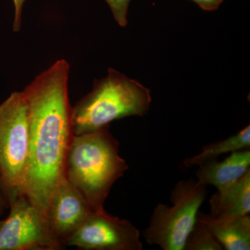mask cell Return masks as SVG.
Masks as SVG:
<instances>
[{"label": "cell", "instance_id": "18", "mask_svg": "<svg viewBox=\"0 0 250 250\" xmlns=\"http://www.w3.org/2000/svg\"><path fill=\"white\" fill-rule=\"evenodd\" d=\"M3 222H4V220H0V227L2 225Z\"/></svg>", "mask_w": 250, "mask_h": 250}, {"label": "cell", "instance_id": "13", "mask_svg": "<svg viewBox=\"0 0 250 250\" xmlns=\"http://www.w3.org/2000/svg\"><path fill=\"white\" fill-rule=\"evenodd\" d=\"M214 235L204 224L197 220L188 236L184 250H223Z\"/></svg>", "mask_w": 250, "mask_h": 250}, {"label": "cell", "instance_id": "14", "mask_svg": "<svg viewBox=\"0 0 250 250\" xmlns=\"http://www.w3.org/2000/svg\"><path fill=\"white\" fill-rule=\"evenodd\" d=\"M114 19L122 27L127 25L128 9L131 0H106Z\"/></svg>", "mask_w": 250, "mask_h": 250}, {"label": "cell", "instance_id": "3", "mask_svg": "<svg viewBox=\"0 0 250 250\" xmlns=\"http://www.w3.org/2000/svg\"><path fill=\"white\" fill-rule=\"evenodd\" d=\"M152 103L150 90L115 69L95 80L93 89L72 108L74 135L91 132L126 117L147 114Z\"/></svg>", "mask_w": 250, "mask_h": 250}, {"label": "cell", "instance_id": "1", "mask_svg": "<svg viewBox=\"0 0 250 250\" xmlns=\"http://www.w3.org/2000/svg\"><path fill=\"white\" fill-rule=\"evenodd\" d=\"M70 65L52 64L22 90L27 105L29 154L23 192L47 214L51 196L65 177V160L73 137L68 96Z\"/></svg>", "mask_w": 250, "mask_h": 250}, {"label": "cell", "instance_id": "2", "mask_svg": "<svg viewBox=\"0 0 250 250\" xmlns=\"http://www.w3.org/2000/svg\"><path fill=\"white\" fill-rule=\"evenodd\" d=\"M128 168L109 126L72 137L65 160V177L94 211L104 208L112 187Z\"/></svg>", "mask_w": 250, "mask_h": 250}, {"label": "cell", "instance_id": "11", "mask_svg": "<svg viewBox=\"0 0 250 250\" xmlns=\"http://www.w3.org/2000/svg\"><path fill=\"white\" fill-rule=\"evenodd\" d=\"M212 216L250 215V170L229 187L218 190L209 201Z\"/></svg>", "mask_w": 250, "mask_h": 250}, {"label": "cell", "instance_id": "16", "mask_svg": "<svg viewBox=\"0 0 250 250\" xmlns=\"http://www.w3.org/2000/svg\"><path fill=\"white\" fill-rule=\"evenodd\" d=\"M202 9L207 11H215L220 7L224 0H192Z\"/></svg>", "mask_w": 250, "mask_h": 250}, {"label": "cell", "instance_id": "17", "mask_svg": "<svg viewBox=\"0 0 250 250\" xmlns=\"http://www.w3.org/2000/svg\"><path fill=\"white\" fill-rule=\"evenodd\" d=\"M6 204L9 205V202H8L7 197H6L4 187L0 180V215L2 214Z\"/></svg>", "mask_w": 250, "mask_h": 250}, {"label": "cell", "instance_id": "12", "mask_svg": "<svg viewBox=\"0 0 250 250\" xmlns=\"http://www.w3.org/2000/svg\"><path fill=\"white\" fill-rule=\"evenodd\" d=\"M250 126L248 125L228 139L204 146L199 154L186 159L183 161V166L186 167L199 166L206 161L218 159V156L223 154L250 149Z\"/></svg>", "mask_w": 250, "mask_h": 250}, {"label": "cell", "instance_id": "5", "mask_svg": "<svg viewBox=\"0 0 250 250\" xmlns=\"http://www.w3.org/2000/svg\"><path fill=\"white\" fill-rule=\"evenodd\" d=\"M29 154L27 105L22 92L0 104V180L8 202L22 193Z\"/></svg>", "mask_w": 250, "mask_h": 250}, {"label": "cell", "instance_id": "15", "mask_svg": "<svg viewBox=\"0 0 250 250\" xmlns=\"http://www.w3.org/2000/svg\"><path fill=\"white\" fill-rule=\"evenodd\" d=\"M13 1H14L15 9L13 30L15 32H18L21 30V24H22V9L25 0H13Z\"/></svg>", "mask_w": 250, "mask_h": 250}, {"label": "cell", "instance_id": "10", "mask_svg": "<svg viewBox=\"0 0 250 250\" xmlns=\"http://www.w3.org/2000/svg\"><path fill=\"white\" fill-rule=\"evenodd\" d=\"M197 220L211 231L223 250H250V215L215 217L199 211Z\"/></svg>", "mask_w": 250, "mask_h": 250}, {"label": "cell", "instance_id": "6", "mask_svg": "<svg viewBox=\"0 0 250 250\" xmlns=\"http://www.w3.org/2000/svg\"><path fill=\"white\" fill-rule=\"evenodd\" d=\"M9 205V216L0 227V250L63 249L47 214L24 192L11 197Z\"/></svg>", "mask_w": 250, "mask_h": 250}, {"label": "cell", "instance_id": "4", "mask_svg": "<svg viewBox=\"0 0 250 250\" xmlns=\"http://www.w3.org/2000/svg\"><path fill=\"white\" fill-rule=\"evenodd\" d=\"M206 196L207 186L197 179L177 182L171 192L172 205L158 204L153 210L143 233L146 243L164 250H184Z\"/></svg>", "mask_w": 250, "mask_h": 250}, {"label": "cell", "instance_id": "9", "mask_svg": "<svg viewBox=\"0 0 250 250\" xmlns=\"http://www.w3.org/2000/svg\"><path fill=\"white\" fill-rule=\"evenodd\" d=\"M250 170V149L231 153L227 159L206 161L199 166L197 179L204 185L222 190L235 183Z\"/></svg>", "mask_w": 250, "mask_h": 250}, {"label": "cell", "instance_id": "8", "mask_svg": "<svg viewBox=\"0 0 250 250\" xmlns=\"http://www.w3.org/2000/svg\"><path fill=\"white\" fill-rule=\"evenodd\" d=\"M94 210L83 195L65 177L51 196L47 210L49 226L65 247V241Z\"/></svg>", "mask_w": 250, "mask_h": 250}, {"label": "cell", "instance_id": "7", "mask_svg": "<svg viewBox=\"0 0 250 250\" xmlns=\"http://www.w3.org/2000/svg\"><path fill=\"white\" fill-rule=\"evenodd\" d=\"M64 245L83 250H143L139 230L104 208L93 211Z\"/></svg>", "mask_w": 250, "mask_h": 250}]
</instances>
